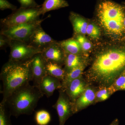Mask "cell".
<instances>
[{"instance_id": "1", "label": "cell", "mask_w": 125, "mask_h": 125, "mask_svg": "<svg viewBox=\"0 0 125 125\" xmlns=\"http://www.w3.org/2000/svg\"><path fill=\"white\" fill-rule=\"evenodd\" d=\"M125 71V46H112L96 54L85 72L88 85L108 87Z\"/></svg>"}, {"instance_id": "2", "label": "cell", "mask_w": 125, "mask_h": 125, "mask_svg": "<svg viewBox=\"0 0 125 125\" xmlns=\"http://www.w3.org/2000/svg\"><path fill=\"white\" fill-rule=\"evenodd\" d=\"M96 16L101 27L107 35L116 38L125 31V9L123 5L111 0H99L96 7Z\"/></svg>"}, {"instance_id": "3", "label": "cell", "mask_w": 125, "mask_h": 125, "mask_svg": "<svg viewBox=\"0 0 125 125\" xmlns=\"http://www.w3.org/2000/svg\"><path fill=\"white\" fill-rule=\"evenodd\" d=\"M31 60L21 62L9 61L3 66L0 74L3 83L2 102L16 90L32 81Z\"/></svg>"}, {"instance_id": "4", "label": "cell", "mask_w": 125, "mask_h": 125, "mask_svg": "<svg viewBox=\"0 0 125 125\" xmlns=\"http://www.w3.org/2000/svg\"><path fill=\"white\" fill-rule=\"evenodd\" d=\"M43 94L37 87L30 83L20 87L10 95L5 103L11 115L16 117L32 114Z\"/></svg>"}, {"instance_id": "5", "label": "cell", "mask_w": 125, "mask_h": 125, "mask_svg": "<svg viewBox=\"0 0 125 125\" xmlns=\"http://www.w3.org/2000/svg\"><path fill=\"white\" fill-rule=\"evenodd\" d=\"M43 20L39 19L32 22L25 23L2 29L0 34L10 40H17L28 43L34 31L41 26Z\"/></svg>"}, {"instance_id": "6", "label": "cell", "mask_w": 125, "mask_h": 125, "mask_svg": "<svg viewBox=\"0 0 125 125\" xmlns=\"http://www.w3.org/2000/svg\"><path fill=\"white\" fill-rule=\"evenodd\" d=\"M40 8L23 9L20 8L0 20L2 29L17 25L32 22L40 19L42 15Z\"/></svg>"}, {"instance_id": "7", "label": "cell", "mask_w": 125, "mask_h": 125, "mask_svg": "<svg viewBox=\"0 0 125 125\" xmlns=\"http://www.w3.org/2000/svg\"><path fill=\"white\" fill-rule=\"evenodd\" d=\"M9 46L10 53L9 60L15 62H24L42 51L32 46L29 43L17 40H10Z\"/></svg>"}, {"instance_id": "8", "label": "cell", "mask_w": 125, "mask_h": 125, "mask_svg": "<svg viewBox=\"0 0 125 125\" xmlns=\"http://www.w3.org/2000/svg\"><path fill=\"white\" fill-rule=\"evenodd\" d=\"M59 92L58 99L52 107L57 112L59 125H64L67 119L74 114L73 103L64 90L61 89L59 90Z\"/></svg>"}, {"instance_id": "9", "label": "cell", "mask_w": 125, "mask_h": 125, "mask_svg": "<svg viewBox=\"0 0 125 125\" xmlns=\"http://www.w3.org/2000/svg\"><path fill=\"white\" fill-rule=\"evenodd\" d=\"M33 85L38 88L42 79L47 75L45 60L41 53L36 54L31 60Z\"/></svg>"}, {"instance_id": "10", "label": "cell", "mask_w": 125, "mask_h": 125, "mask_svg": "<svg viewBox=\"0 0 125 125\" xmlns=\"http://www.w3.org/2000/svg\"><path fill=\"white\" fill-rule=\"evenodd\" d=\"M41 54L46 61L64 65L66 53L57 41L43 50Z\"/></svg>"}, {"instance_id": "11", "label": "cell", "mask_w": 125, "mask_h": 125, "mask_svg": "<svg viewBox=\"0 0 125 125\" xmlns=\"http://www.w3.org/2000/svg\"><path fill=\"white\" fill-rule=\"evenodd\" d=\"M56 42V41L45 32L41 25L34 31L28 43L42 51L43 50Z\"/></svg>"}, {"instance_id": "12", "label": "cell", "mask_w": 125, "mask_h": 125, "mask_svg": "<svg viewBox=\"0 0 125 125\" xmlns=\"http://www.w3.org/2000/svg\"><path fill=\"white\" fill-rule=\"evenodd\" d=\"M96 93L94 88L88 85L85 91L73 103L74 114L95 103Z\"/></svg>"}, {"instance_id": "13", "label": "cell", "mask_w": 125, "mask_h": 125, "mask_svg": "<svg viewBox=\"0 0 125 125\" xmlns=\"http://www.w3.org/2000/svg\"><path fill=\"white\" fill-rule=\"evenodd\" d=\"M88 85L85 79L82 76L72 81L63 90L73 103L85 91Z\"/></svg>"}, {"instance_id": "14", "label": "cell", "mask_w": 125, "mask_h": 125, "mask_svg": "<svg viewBox=\"0 0 125 125\" xmlns=\"http://www.w3.org/2000/svg\"><path fill=\"white\" fill-rule=\"evenodd\" d=\"M38 88L43 95L48 98L53 95L56 90L62 88V83L57 78L47 75L42 79Z\"/></svg>"}, {"instance_id": "15", "label": "cell", "mask_w": 125, "mask_h": 125, "mask_svg": "<svg viewBox=\"0 0 125 125\" xmlns=\"http://www.w3.org/2000/svg\"><path fill=\"white\" fill-rule=\"evenodd\" d=\"M70 19L73 25L75 35L84 36L86 34L88 23L79 15L71 11L70 13Z\"/></svg>"}, {"instance_id": "16", "label": "cell", "mask_w": 125, "mask_h": 125, "mask_svg": "<svg viewBox=\"0 0 125 125\" xmlns=\"http://www.w3.org/2000/svg\"><path fill=\"white\" fill-rule=\"evenodd\" d=\"M45 66L47 75L55 77L62 82L64 79L66 75V72L62 66L57 63L46 61H45Z\"/></svg>"}, {"instance_id": "17", "label": "cell", "mask_w": 125, "mask_h": 125, "mask_svg": "<svg viewBox=\"0 0 125 125\" xmlns=\"http://www.w3.org/2000/svg\"><path fill=\"white\" fill-rule=\"evenodd\" d=\"M58 42L66 54H81V46L75 38H71Z\"/></svg>"}, {"instance_id": "18", "label": "cell", "mask_w": 125, "mask_h": 125, "mask_svg": "<svg viewBox=\"0 0 125 125\" xmlns=\"http://www.w3.org/2000/svg\"><path fill=\"white\" fill-rule=\"evenodd\" d=\"M69 6V3L65 0H45L41 5L40 11L42 15H43L48 11Z\"/></svg>"}, {"instance_id": "19", "label": "cell", "mask_w": 125, "mask_h": 125, "mask_svg": "<svg viewBox=\"0 0 125 125\" xmlns=\"http://www.w3.org/2000/svg\"><path fill=\"white\" fill-rule=\"evenodd\" d=\"M85 62V60L81 54L78 55L66 53L64 69L66 73Z\"/></svg>"}, {"instance_id": "20", "label": "cell", "mask_w": 125, "mask_h": 125, "mask_svg": "<svg viewBox=\"0 0 125 125\" xmlns=\"http://www.w3.org/2000/svg\"><path fill=\"white\" fill-rule=\"evenodd\" d=\"M86 62H84L78 67L66 73L64 79L62 83V88L64 89L72 81L83 76V72L86 66Z\"/></svg>"}, {"instance_id": "21", "label": "cell", "mask_w": 125, "mask_h": 125, "mask_svg": "<svg viewBox=\"0 0 125 125\" xmlns=\"http://www.w3.org/2000/svg\"><path fill=\"white\" fill-rule=\"evenodd\" d=\"M34 120L38 125H47L51 120V117L47 111L39 110L36 112Z\"/></svg>"}, {"instance_id": "22", "label": "cell", "mask_w": 125, "mask_h": 125, "mask_svg": "<svg viewBox=\"0 0 125 125\" xmlns=\"http://www.w3.org/2000/svg\"><path fill=\"white\" fill-rule=\"evenodd\" d=\"M108 88L112 94L119 90H125V71Z\"/></svg>"}, {"instance_id": "23", "label": "cell", "mask_w": 125, "mask_h": 125, "mask_svg": "<svg viewBox=\"0 0 125 125\" xmlns=\"http://www.w3.org/2000/svg\"><path fill=\"white\" fill-rule=\"evenodd\" d=\"M11 114L5 103H0V125H11Z\"/></svg>"}, {"instance_id": "24", "label": "cell", "mask_w": 125, "mask_h": 125, "mask_svg": "<svg viewBox=\"0 0 125 125\" xmlns=\"http://www.w3.org/2000/svg\"><path fill=\"white\" fill-rule=\"evenodd\" d=\"M99 89L96 91L95 103L106 101L112 94L108 87H101Z\"/></svg>"}, {"instance_id": "25", "label": "cell", "mask_w": 125, "mask_h": 125, "mask_svg": "<svg viewBox=\"0 0 125 125\" xmlns=\"http://www.w3.org/2000/svg\"><path fill=\"white\" fill-rule=\"evenodd\" d=\"M74 38L79 43L83 52H88L92 49V43L83 35H75Z\"/></svg>"}, {"instance_id": "26", "label": "cell", "mask_w": 125, "mask_h": 125, "mask_svg": "<svg viewBox=\"0 0 125 125\" xmlns=\"http://www.w3.org/2000/svg\"><path fill=\"white\" fill-rule=\"evenodd\" d=\"M86 34L93 39H98L101 36V30L96 25L90 23L87 26Z\"/></svg>"}, {"instance_id": "27", "label": "cell", "mask_w": 125, "mask_h": 125, "mask_svg": "<svg viewBox=\"0 0 125 125\" xmlns=\"http://www.w3.org/2000/svg\"><path fill=\"white\" fill-rule=\"evenodd\" d=\"M20 3V8L23 9L40 8L41 5L37 4L35 0H17Z\"/></svg>"}, {"instance_id": "28", "label": "cell", "mask_w": 125, "mask_h": 125, "mask_svg": "<svg viewBox=\"0 0 125 125\" xmlns=\"http://www.w3.org/2000/svg\"><path fill=\"white\" fill-rule=\"evenodd\" d=\"M17 9V6L11 4L7 0H0V9L1 10L10 9L13 11Z\"/></svg>"}, {"instance_id": "29", "label": "cell", "mask_w": 125, "mask_h": 125, "mask_svg": "<svg viewBox=\"0 0 125 125\" xmlns=\"http://www.w3.org/2000/svg\"><path fill=\"white\" fill-rule=\"evenodd\" d=\"M10 39L2 34L0 35V47L1 49L4 48L7 46H9Z\"/></svg>"}, {"instance_id": "30", "label": "cell", "mask_w": 125, "mask_h": 125, "mask_svg": "<svg viewBox=\"0 0 125 125\" xmlns=\"http://www.w3.org/2000/svg\"><path fill=\"white\" fill-rule=\"evenodd\" d=\"M119 125V121L118 119H115L109 125Z\"/></svg>"}, {"instance_id": "31", "label": "cell", "mask_w": 125, "mask_h": 125, "mask_svg": "<svg viewBox=\"0 0 125 125\" xmlns=\"http://www.w3.org/2000/svg\"><path fill=\"white\" fill-rule=\"evenodd\" d=\"M123 5V6H124V7H125V4H124ZM124 28H125V18H124Z\"/></svg>"}]
</instances>
